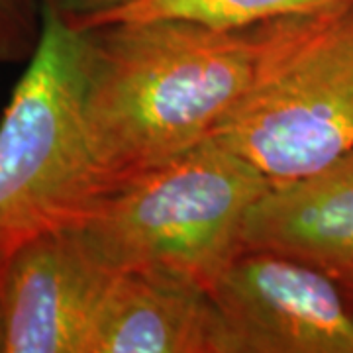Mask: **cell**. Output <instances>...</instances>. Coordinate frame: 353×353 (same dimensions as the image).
<instances>
[{"mask_svg": "<svg viewBox=\"0 0 353 353\" xmlns=\"http://www.w3.org/2000/svg\"><path fill=\"white\" fill-rule=\"evenodd\" d=\"M83 30L85 110L106 192L210 138L252 77L250 28L152 18Z\"/></svg>", "mask_w": 353, "mask_h": 353, "instance_id": "6da1fadb", "label": "cell"}, {"mask_svg": "<svg viewBox=\"0 0 353 353\" xmlns=\"http://www.w3.org/2000/svg\"><path fill=\"white\" fill-rule=\"evenodd\" d=\"M250 30V83L210 138L283 187L353 150V2Z\"/></svg>", "mask_w": 353, "mask_h": 353, "instance_id": "7a4b0ae2", "label": "cell"}, {"mask_svg": "<svg viewBox=\"0 0 353 353\" xmlns=\"http://www.w3.org/2000/svg\"><path fill=\"white\" fill-rule=\"evenodd\" d=\"M87 36L41 0V32L0 118V292L18 250L106 192L88 132Z\"/></svg>", "mask_w": 353, "mask_h": 353, "instance_id": "3957f363", "label": "cell"}, {"mask_svg": "<svg viewBox=\"0 0 353 353\" xmlns=\"http://www.w3.org/2000/svg\"><path fill=\"white\" fill-rule=\"evenodd\" d=\"M271 181L216 138L104 192L83 238L112 271H155L214 287L243 250L252 208Z\"/></svg>", "mask_w": 353, "mask_h": 353, "instance_id": "277c9868", "label": "cell"}, {"mask_svg": "<svg viewBox=\"0 0 353 353\" xmlns=\"http://www.w3.org/2000/svg\"><path fill=\"white\" fill-rule=\"evenodd\" d=\"M210 296L220 353H353V308L340 283L303 259L241 250Z\"/></svg>", "mask_w": 353, "mask_h": 353, "instance_id": "5b68a950", "label": "cell"}, {"mask_svg": "<svg viewBox=\"0 0 353 353\" xmlns=\"http://www.w3.org/2000/svg\"><path fill=\"white\" fill-rule=\"evenodd\" d=\"M110 275L77 226L28 241L0 292L6 353H88Z\"/></svg>", "mask_w": 353, "mask_h": 353, "instance_id": "8992f818", "label": "cell"}, {"mask_svg": "<svg viewBox=\"0 0 353 353\" xmlns=\"http://www.w3.org/2000/svg\"><path fill=\"white\" fill-rule=\"evenodd\" d=\"M88 353H220L210 290L155 271H112Z\"/></svg>", "mask_w": 353, "mask_h": 353, "instance_id": "52a82bcc", "label": "cell"}, {"mask_svg": "<svg viewBox=\"0 0 353 353\" xmlns=\"http://www.w3.org/2000/svg\"><path fill=\"white\" fill-rule=\"evenodd\" d=\"M243 250L285 253L332 275L353 269V150L269 190L245 220Z\"/></svg>", "mask_w": 353, "mask_h": 353, "instance_id": "ba28073f", "label": "cell"}, {"mask_svg": "<svg viewBox=\"0 0 353 353\" xmlns=\"http://www.w3.org/2000/svg\"><path fill=\"white\" fill-rule=\"evenodd\" d=\"M352 2L353 0H141L108 16L101 24L118 20L183 18L220 30H245L281 16L316 12Z\"/></svg>", "mask_w": 353, "mask_h": 353, "instance_id": "9c48e42d", "label": "cell"}, {"mask_svg": "<svg viewBox=\"0 0 353 353\" xmlns=\"http://www.w3.org/2000/svg\"><path fill=\"white\" fill-rule=\"evenodd\" d=\"M41 32V0H0V63L30 59Z\"/></svg>", "mask_w": 353, "mask_h": 353, "instance_id": "30bf717a", "label": "cell"}, {"mask_svg": "<svg viewBox=\"0 0 353 353\" xmlns=\"http://www.w3.org/2000/svg\"><path fill=\"white\" fill-rule=\"evenodd\" d=\"M55 10L75 28H92L108 16L130 8L141 0H50Z\"/></svg>", "mask_w": 353, "mask_h": 353, "instance_id": "8fae6325", "label": "cell"}, {"mask_svg": "<svg viewBox=\"0 0 353 353\" xmlns=\"http://www.w3.org/2000/svg\"><path fill=\"white\" fill-rule=\"evenodd\" d=\"M334 277L340 283V287L341 290H343V294H345V299H347V303H350V306L353 308V269L340 271V273H336Z\"/></svg>", "mask_w": 353, "mask_h": 353, "instance_id": "7c38bea8", "label": "cell"}, {"mask_svg": "<svg viewBox=\"0 0 353 353\" xmlns=\"http://www.w3.org/2000/svg\"><path fill=\"white\" fill-rule=\"evenodd\" d=\"M0 353H6V320H4L2 299H0Z\"/></svg>", "mask_w": 353, "mask_h": 353, "instance_id": "4fadbf2b", "label": "cell"}]
</instances>
